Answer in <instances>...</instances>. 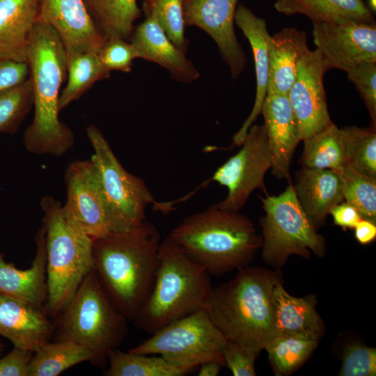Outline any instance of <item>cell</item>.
<instances>
[{
    "label": "cell",
    "mask_w": 376,
    "mask_h": 376,
    "mask_svg": "<svg viewBox=\"0 0 376 376\" xmlns=\"http://www.w3.org/2000/svg\"><path fill=\"white\" fill-rule=\"evenodd\" d=\"M161 242L157 228L146 221L132 230L93 240V269L129 321L134 320L152 289Z\"/></svg>",
    "instance_id": "6da1fadb"
},
{
    "label": "cell",
    "mask_w": 376,
    "mask_h": 376,
    "mask_svg": "<svg viewBox=\"0 0 376 376\" xmlns=\"http://www.w3.org/2000/svg\"><path fill=\"white\" fill-rule=\"evenodd\" d=\"M26 63L34 114L23 134L24 146L33 155L62 157L75 143L73 132L59 118V91L68 73L67 58L57 34L40 18L31 36Z\"/></svg>",
    "instance_id": "7a4b0ae2"
},
{
    "label": "cell",
    "mask_w": 376,
    "mask_h": 376,
    "mask_svg": "<svg viewBox=\"0 0 376 376\" xmlns=\"http://www.w3.org/2000/svg\"><path fill=\"white\" fill-rule=\"evenodd\" d=\"M281 281L279 271L243 267L212 289L203 308L226 340L260 352L276 335L273 291Z\"/></svg>",
    "instance_id": "3957f363"
},
{
    "label": "cell",
    "mask_w": 376,
    "mask_h": 376,
    "mask_svg": "<svg viewBox=\"0 0 376 376\" xmlns=\"http://www.w3.org/2000/svg\"><path fill=\"white\" fill-rule=\"evenodd\" d=\"M168 237L214 276L249 266L262 244L247 217L215 204L185 218Z\"/></svg>",
    "instance_id": "277c9868"
},
{
    "label": "cell",
    "mask_w": 376,
    "mask_h": 376,
    "mask_svg": "<svg viewBox=\"0 0 376 376\" xmlns=\"http://www.w3.org/2000/svg\"><path fill=\"white\" fill-rule=\"evenodd\" d=\"M207 269L168 237L161 242L152 289L133 320L152 334L203 308L212 289Z\"/></svg>",
    "instance_id": "5b68a950"
},
{
    "label": "cell",
    "mask_w": 376,
    "mask_h": 376,
    "mask_svg": "<svg viewBox=\"0 0 376 376\" xmlns=\"http://www.w3.org/2000/svg\"><path fill=\"white\" fill-rule=\"evenodd\" d=\"M45 228L47 295L45 308L56 318L84 277L93 269V239L86 235L52 196L40 201Z\"/></svg>",
    "instance_id": "8992f818"
},
{
    "label": "cell",
    "mask_w": 376,
    "mask_h": 376,
    "mask_svg": "<svg viewBox=\"0 0 376 376\" xmlns=\"http://www.w3.org/2000/svg\"><path fill=\"white\" fill-rule=\"evenodd\" d=\"M55 319L54 340L85 347L92 354L91 363L99 368L106 367L108 353L118 348L128 334V319L114 306L94 269Z\"/></svg>",
    "instance_id": "52a82bcc"
},
{
    "label": "cell",
    "mask_w": 376,
    "mask_h": 376,
    "mask_svg": "<svg viewBox=\"0 0 376 376\" xmlns=\"http://www.w3.org/2000/svg\"><path fill=\"white\" fill-rule=\"evenodd\" d=\"M260 198L265 211L259 221L260 248L267 264L279 268L292 255L305 258L312 253L317 257L324 255V239L303 211L292 184L279 196Z\"/></svg>",
    "instance_id": "ba28073f"
},
{
    "label": "cell",
    "mask_w": 376,
    "mask_h": 376,
    "mask_svg": "<svg viewBox=\"0 0 376 376\" xmlns=\"http://www.w3.org/2000/svg\"><path fill=\"white\" fill-rule=\"evenodd\" d=\"M86 131L94 150L91 157L98 170L111 233L141 226L149 203L160 211L162 203L155 201L141 178L125 169L97 127L90 125Z\"/></svg>",
    "instance_id": "9c48e42d"
},
{
    "label": "cell",
    "mask_w": 376,
    "mask_h": 376,
    "mask_svg": "<svg viewBox=\"0 0 376 376\" xmlns=\"http://www.w3.org/2000/svg\"><path fill=\"white\" fill-rule=\"evenodd\" d=\"M226 340L201 308L168 324L129 352L159 355L170 364L193 372L208 361L225 366Z\"/></svg>",
    "instance_id": "30bf717a"
},
{
    "label": "cell",
    "mask_w": 376,
    "mask_h": 376,
    "mask_svg": "<svg viewBox=\"0 0 376 376\" xmlns=\"http://www.w3.org/2000/svg\"><path fill=\"white\" fill-rule=\"evenodd\" d=\"M241 146L235 155L200 186L204 187L215 181L226 187L227 196L215 205L229 212H240L257 189L268 194L264 178L271 168V155L264 125H252Z\"/></svg>",
    "instance_id": "8fae6325"
},
{
    "label": "cell",
    "mask_w": 376,
    "mask_h": 376,
    "mask_svg": "<svg viewBox=\"0 0 376 376\" xmlns=\"http://www.w3.org/2000/svg\"><path fill=\"white\" fill-rule=\"evenodd\" d=\"M64 182L66 201L63 207L81 230L93 240L111 233L93 159L71 162L65 171Z\"/></svg>",
    "instance_id": "7c38bea8"
},
{
    "label": "cell",
    "mask_w": 376,
    "mask_h": 376,
    "mask_svg": "<svg viewBox=\"0 0 376 376\" xmlns=\"http://www.w3.org/2000/svg\"><path fill=\"white\" fill-rule=\"evenodd\" d=\"M314 44L326 71L345 72L365 62H376L375 22L313 21Z\"/></svg>",
    "instance_id": "4fadbf2b"
},
{
    "label": "cell",
    "mask_w": 376,
    "mask_h": 376,
    "mask_svg": "<svg viewBox=\"0 0 376 376\" xmlns=\"http://www.w3.org/2000/svg\"><path fill=\"white\" fill-rule=\"evenodd\" d=\"M239 0H181L185 25L200 28L218 47L233 79L245 69L246 56L234 29Z\"/></svg>",
    "instance_id": "5bb4252c"
},
{
    "label": "cell",
    "mask_w": 376,
    "mask_h": 376,
    "mask_svg": "<svg viewBox=\"0 0 376 376\" xmlns=\"http://www.w3.org/2000/svg\"><path fill=\"white\" fill-rule=\"evenodd\" d=\"M326 72L318 49L308 50L299 61L288 94L301 141L333 123L327 109L323 77Z\"/></svg>",
    "instance_id": "9a60e30c"
},
{
    "label": "cell",
    "mask_w": 376,
    "mask_h": 376,
    "mask_svg": "<svg viewBox=\"0 0 376 376\" xmlns=\"http://www.w3.org/2000/svg\"><path fill=\"white\" fill-rule=\"evenodd\" d=\"M40 18L57 34L67 61L84 53H97L106 38L95 26L83 0H40Z\"/></svg>",
    "instance_id": "2e32d148"
},
{
    "label": "cell",
    "mask_w": 376,
    "mask_h": 376,
    "mask_svg": "<svg viewBox=\"0 0 376 376\" xmlns=\"http://www.w3.org/2000/svg\"><path fill=\"white\" fill-rule=\"evenodd\" d=\"M271 155V173L277 179H290L294 152L301 141L297 124L286 94H267L261 113Z\"/></svg>",
    "instance_id": "e0dca14e"
},
{
    "label": "cell",
    "mask_w": 376,
    "mask_h": 376,
    "mask_svg": "<svg viewBox=\"0 0 376 376\" xmlns=\"http://www.w3.org/2000/svg\"><path fill=\"white\" fill-rule=\"evenodd\" d=\"M54 329L45 308L0 295V336L14 347L36 352L52 340Z\"/></svg>",
    "instance_id": "ac0fdd59"
},
{
    "label": "cell",
    "mask_w": 376,
    "mask_h": 376,
    "mask_svg": "<svg viewBox=\"0 0 376 376\" xmlns=\"http://www.w3.org/2000/svg\"><path fill=\"white\" fill-rule=\"evenodd\" d=\"M135 26L130 42L139 54L140 58L155 63L168 70L176 81L191 83L200 73L185 53L168 38L154 15Z\"/></svg>",
    "instance_id": "d6986e66"
},
{
    "label": "cell",
    "mask_w": 376,
    "mask_h": 376,
    "mask_svg": "<svg viewBox=\"0 0 376 376\" xmlns=\"http://www.w3.org/2000/svg\"><path fill=\"white\" fill-rule=\"evenodd\" d=\"M35 242V257L26 269H19L7 263L4 253H0V295L45 308L47 295V253L42 224L36 234Z\"/></svg>",
    "instance_id": "ffe728a7"
},
{
    "label": "cell",
    "mask_w": 376,
    "mask_h": 376,
    "mask_svg": "<svg viewBox=\"0 0 376 376\" xmlns=\"http://www.w3.org/2000/svg\"><path fill=\"white\" fill-rule=\"evenodd\" d=\"M235 22L251 45L256 77V98L252 110L233 138V146H240L253 123L261 113L267 95L269 73V42L271 36L265 21L257 17L246 6L240 4L235 14Z\"/></svg>",
    "instance_id": "44dd1931"
},
{
    "label": "cell",
    "mask_w": 376,
    "mask_h": 376,
    "mask_svg": "<svg viewBox=\"0 0 376 376\" xmlns=\"http://www.w3.org/2000/svg\"><path fill=\"white\" fill-rule=\"evenodd\" d=\"M40 0H0V61L26 63Z\"/></svg>",
    "instance_id": "7402d4cb"
},
{
    "label": "cell",
    "mask_w": 376,
    "mask_h": 376,
    "mask_svg": "<svg viewBox=\"0 0 376 376\" xmlns=\"http://www.w3.org/2000/svg\"><path fill=\"white\" fill-rule=\"evenodd\" d=\"M292 186L300 206L317 230L324 224L331 209L344 201L340 180L330 169L302 167Z\"/></svg>",
    "instance_id": "603a6c76"
},
{
    "label": "cell",
    "mask_w": 376,
    "mask_h": 376,
    "mask_svg": "<svg viewBox=\"0 0 376 376\" xmlns=\"http://www.w3.org/2000/svg\"><path fill=\"white\" fill-rule=\"evenodd\" d=\"M308 50L306 33L294 27L284 28L270 37L267 94H288L297 65Z\"/></svg>",
    "instance_id": "cb8c5ba5"
},
{
    "label": "cell",
    "mask_w": 376,
    "mask_h": 376,
    "mask_svg": "<svg viewBox=\"0 0 376 376\" xmlns=\"http://www.w3.org/2000/svg\"><path fill=\"white\" fill-rule=\"evenodd\" d=\"M276 335H289L318 340L323 334V320L316 311L314 295L295 297L287 292L282 281L273 291Z\"/></svg>",
    "instance_id": "d4e9b609"
},
{
    "label": "cell",
    "mask_w": 376,
    "mask_h": 376,
    "mask_svg": "<svg viewBox=\"0 0 376 376\" xmlns=\"http://www.w3.org/2000/svg\"><path fill=\"white\" fill-rule=\"evenodd\" d=\"M274 6L285 15H305L312 22H375L373 12L363 0H277Z\"/></svg>",
    "instance_id": "484cf974"
},
{
    "label": "cell",
    "mask_w": 376,
    "mask_h": 376,
    "mask_svg": "<svg viewBox=\"0 0 376 376\" xmlns=\"http://www.w3.org/2000/svg\"><path fill=\"white\" fill-rule=\"evenodd\" d=\"M88 15L106 38L129 40L141 10L136 0H83Z\"/></svg>",
    "instance_id": "4316f807"
},
{
    "label": "cell",
    "mask_w": 376,
    "mask_h": 376,
    "mask_svg": "<svg viewBox=\"0 0 376 376\" xmlns=\"http://www.w3.org/2000/svg\"><path fill=\"white\" fill-rule=\"evenodd\" d=\"M85 347L70 340H51L33 353L27 376H56L78 363L91 362Z\"/></svg>",
    "instance_id": "83f0119b"
},
{
    "label": "cell",
    "mask_w": 376,
    "mask_h": 376,
    "mask_svg": "<svg viewBox=\"0 0 376 376\" xmlns=\"http://www.w3.org/2000/svg\"><path fill=\"white\" fill-rule=\"evenodd\" d=\"M107 376H183L192 371L175 367L156 354L123 352L118 348L108 353Z\"/></svg>",
    "instance_id": "f1b7e54d"
},
{
    "label": "cell",
    "mask_w": 376,
    "mask_h": 376,
    "mask_svg": "<svg viewBox=\"0 0 376 376\" xmlns=\"http://www.w3.org/2000/svg\"><path fill=\"white\" fill-rule=\"evenodd\" d=\"M303 141L302 167L336 170L346 166L340 130L334 123Z\"/></svg>",
    "instance_id": "f546056e"
},
{
    "label": "cell",
    "mask_w": 376,
    "mask_h": 376,
    "mask_svg": "<svg viewBox=\"0 0 376 376\" xmlns=\"http://www.w3.org/2000/svg\"><path fill=\"white\" fill-rule=\"evenodd\" d=\"M67 71L68 79L59 96L60 111L81 97L95 82L110 77L95 52L77 54L68 60Z\"/></svg>",
    "instance_id": "4dcf8cb0"
},
{
    "label": "cell",
    "mask_w": 376,
    "mask_h": 376,
    "mask_svg": "<svg viewBox=\"0 0 376 376\" xmlns=\"http://www.w3.org/2000/svg\"><path fill=\"white\" fill-rule=\"evenodd\" d=\"M318 340L275 335L265 346L276 375H287L299 368L318 346Z\"/></svg>",
    "instance_id": "1f68e13d"
},
{
    "label": "cell",
    "mask_w": 376,
    "mask_h": 376,
    "mask_svg": "<svg viewBox=\"0 0 376 376\" xmlns=\"http://www.w3.org/2000/svg\"><path fill=\"white\" fill-rule=\"evenodd\" d=\"M332 171L340 180L344 201L355 207L362 219L376 224V178L349 166Z\"/></svg>",
    "instance_id": "d6a6232c"
},
{
    "label": "cell",
    "mask_w": 376,
    "mask_h": 376,
    "mask_svg": "<svg viewBox=\"0 0 376 376\" xmlns=\"http://www.w3.org/2000/svg\"><path fill=\"white\" fill-rule=\"evenodd\" d=\"M346 166L376 178L375 127L348 126L340 129Z\"/></svg>",
    "instance_id": "836d02e7"
},
{
    "label": "cell",
    "mask_w": 376,
    "mask_h": 376,
    "mask_svg": "<svg viewBox=\"0 0 376 376\" xmlns=\"http://www.w3.org/2000/svg\"><path fill=\"white\" fill-rule=\"evenodd\" d=\"M33 105L31 80L0 91V133L15 134Z\"/></svg>",
    "instance_id": "e575fe53"
},
{
    "label": "cell",
    "mask_w": 376,
    "mask_h": 376,
    "mask_svg": "<svg viewBox=\"0 0 376 376\" xmlns=\"http://www.w3.org/2000/svg\"><path fill=\"white\" fill-rule=\"evenodd\" d=\"M143 13L146 17L154 15L171 42L186 53L189 42L181 0H152Z\"/></svg>",
    "instance_id": "d590c367"
},
{
    "label": "cell",
    "mask_w": 376,
    "mask_h": 376,
    "mask_svg": "<svg viewBox=\"0 0 376 376\" xmlns=\"http://www.w3.org/2000/svg\"><path fill=\"white\" fill-rule=\"evenodd\" d=\"M97 55L103 66L109 72H130L134 61L140 58L131 42L119 38L107 39Z\"/></svg>",
    "instance_id": "8d00e7d4"
},
{
    "label": "cell",
    "mask_w": 376,
    "mask_h": 376,
    "mask_svg": "<svg viewBox=\"0 0 376 376\" xmlns=\"http://www.w3.org/2000/svg\"><path fill=\"white\" fill-rule=\"evenodd\" d=\"M362 97L370 116L373 127L376 123V62H365L346 72Z\"/></svg>",
    "instance_id": "74e56055"
},
{
    "label": "cell",
    "mask_w": 376,
    "mask_h": 376,
    "mask_svg": "<svg viewBox=\"0 0 376 376\" xmlns=\"http://www.w3.org/2000/svg\"><path fill=\"white\" fill-rule=\"evenodd\" d=\"M341 376H375L376 350L359 344L350 345L345 350Z\"/></svg>",
    "instance_id": "f35d334b"
},
{
    "label": "cell",
    "mask_w": 376,
    "mask_h": 376,
    "mask_svg": "<svg viewBox=\"0 0 376 376\" xmlns=\"http://www.w3.org/2000/svg\"><path fill=\"white\" fill-rule=\"evenodd\" d=\"M260 351L227 340L224 349L225 366L234 376H255V361Z\"/></svg>",
    "instance_id": "ab89813d"
},
{
    "label": "cell",
    "mask_w": 376,
    "mask_h": 376,
    "mask_svg": "<svg viewBox=\"0 0 376 376\" xmlns=\"http://www.w3.org/2000/svg\"><path fill=\"white\" fill-rule=\"evenodd\" d=\"M33 353L14 347L0 359V376H27L28 366Z\"/></svg>",
    "instance_id": "60d3db41"
},
{
    "label": "cell",
    "mask_w": 376,
    "mask_h": 376,
    "mask_svg": "<svg viewBox=\"0 0 376 376\" xmlns=\"http://www.w3.org/2000/svg\"><path fill=\"white\" fill-rule=\"evenodd\" d=\"M29 77L28 64L13 61H0V91L12 88Z\"/></svg>",
    "instance_id": "b9f144b4"
},
{
    "label": "cell",
    "mask_w": 376,
    "mask_h": 376,
    "mask_svg": "<svg viewBox=\"0 0 376 376\" xmlns=\"http://www.w3.org/2000/svg\"><path fill=\"white\" fill-rule=\"evenodd\" d=\"M329 214L333 217L334 224L344 229L354 228L362 219L357 209L345 201L334 206Z\"/></svg>",
    "instance_id": "7bdbcfd3"
},
{
    "label": "cell",
    "mask_w": 376,
    "mask_h": 376,
    "mask_svg": "<svg viewBox=\"0 0 376 376\" xmlns=\"http://www.w3.org/2000/svg\"><path fill=\"white\" fill-rule=\"evenodd\" d=\"M354 228L355 238L361 244H368L376 237V225L370 221L362 219Z\"/></svg>",
    "instance_id": "ee69618b"
},
{
    "label": "cell",
    "mask_w": 376,
    "mask_h": 376,
    "mask_svg": "<svg viewBox=\"0 0 376 376\" xmlns=\"http://www.w3.org/2000/svg\"><path fill=\"white\" fill-rule=\"evenodd\" d=\"M223 365L217 361H208L201 364L198 367V376H217Z\"/></svg>",
    "instance_id": "f6af8a7d"
},
{
    "label": "cell",
    "mask_w": 376,
    "mask_h": 376,
    "mask_svg": "<svg viewBox=\"0 0 376 376\" xmlns=\"http://www.w3.org/2000/svg\"><path fill=\"white\" fill-rule=\"evenodd\" d=\"M368 8L370 9V10L373 12V11H375V9H376V3H375V0H368Z\"/></svg>",
    "instance_id": "bcb514c9"
},
{
    "label": "cell",
    "mask_w": 376,
    "mask_h": 376,
    "mask_svg": "<svg viewBox=\"0 0 376 376\" xmlns=\"http://www.w3.org/2000/svg\"><path fill=\"white\" fill-rule=\"evenodd\" d=\"M142 1V10L144 13L148 8L152 0H141Z\"/></svg>",
    "instance_id": "7dc6e473"
},
{
    "label": "cell",
    "mask_w": 376,
    "mask_h": 376,
    "mask_svg": "<svg viewBox=\"0 0 376 376\" xmlns=\"http://www.w3.org/2000/svg\"><path fill=\"white\" fill-rule=\"evenodd\" d=\"M3 348H4V345L2 343H0V354L3 352Z\"/></svg>",
    "instance_id": "c3c4849f"
}]
</instances>
